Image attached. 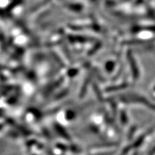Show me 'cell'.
<instances>
[{
  "label": "cell",
  "mask_w": 155,
  "mask_h": 155,
  "mask_svg": "<svg viewBox=\"0 0 155 155\" xmlns=\"http://www.w3.org/2000/svg\"><path fill=\"white\" fill-rule=\"evenodd\" d=\"M128 57V61H129V65H130L131 67V72L133 73V77L134 79H137L139 78V68L137 67V63H136V61L134 58L133 55H131V54L130 52L128 53L127 55Z\"/></svg>",
  "instance_id": "obj_1"
}]
</instances>
